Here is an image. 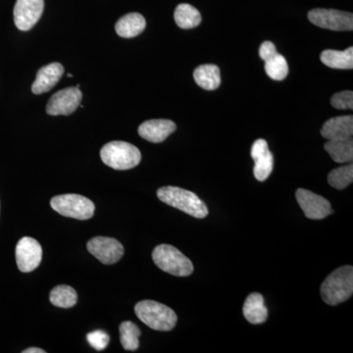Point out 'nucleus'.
Instances as JSON below:
<instances>
[{
  "mask_svg": "<svg viewBox=\"0 0 353 353\" xmlns=\"http://www.w3.org/2000/svg\"><path fill=\"white\" fill-rule=\"evenodd\" d=\"M321 296L324 303L336 306L347 301L353 294L352 266L336 269L325 279L321 285Z\"/></svg>",
  "mask_w": 353,
  "mask_h": 353,
  "instance_id": "obj_1",
  "label": "nucleus"
},
{
  "mask_svg": "<svg viewBox=\"0 0 353 353\" xmlns=\"http://www.w3.org/2000/svg\"><path fill=\"white\" fill-rule=\"evenodd\" d=\"M157 197L164 203L197 219H203L209 213L206 204L194 192L181 188L171 185L160 188L157 190Z\"/></svg>",
  "mask_w": 353,
  "mask_h": 353,
  "instance_id": "obj_2",
  "label": "nucleus"
},
{
  "mask_svg": "<svg viewBox=\"0 0 353 353\" xmlns=\"http://www.w3.org/2000/svg\"><path fill=\"white\" fill-rule=\"evenodd\" d=\"M134 312L141 322L155 331H171L178 321L175 311L157 301H139L134 306Z\"/></svg>",
  "mask_w": 353,
  "mask_h": 353,
  "instance_id": "obj_3",
  "label": "nucleus"
},
{
  "mask_svg": "<svg viewBox=\"0 0 353 353\" xmlns=\"http://www.w3.org/2000/svg\"><path fill=\"white\" fill-rule=\"evenodd\" d=\"M104 164L115 170H129L138 166L141 160V152L137 146L126 141H111L101 150Z\"/></svg>",
  "mask_w": 353,
  "mask_h": 353,
  "instance_id": "obj_4",
  "label": "nucleus"
},
{
  "mask_svg": "<svg viewBox=\"0 0 353 353\" xmlns=\"http://www.w3.org/2000/svg\"><path fill=\"white\" fill-rule=\"evenodd\" d=\"M152 259L158 268L176 277H188L194 272L192 262L172 245H157L153 250Z\"/></svg>",
  "mask_w": 353,
  "mask_h": 353,
  "instance_id": "obj_5",
  "label": "nucleus"
},
{
  "mask_svg": "<svg viewBox=\"0 0 353 353\" xmlns=\"http://www.w3.org/2000/svg\"><path fill=\"white\" fill-rule=\"evenodd\" d=\"M50 205L59 214L78 220L90 219L95 210L94 202L75 194L54 196L51 199Z\"/></svg>",
  "mask_w": 353,
  "mask_h": 353,
  "instance_id": "obj_6",
  "label": "nucleus"
},
{
  "mask_svg": "<svg viewBox=\"0 0 353 353\" xmlns=\"http://www.w3.org/2000/svg\"><path fill=\"white\" fill-rule=\"evenodd\" d=\"M308 20L312 24L332 31H352V13L336 9L316 8L308 13Z\"/></svg>",
  "mask_w": 353,
  "mask_h": 353,
  "instance_id": "obj_7",
  "label": "nucleus"
},
{
  "mask_svg": "<svg viewBox=\"0 0 353 353\" xmlns=\"http://www.w3.org/2000/svg\"><path fill=\"white\" fill-rule=\"evenodd\" d=\"M296 196L299 206L308 219L322 220L334 213L329 201L310 190L299 189Z\"/></svg>",
  "mask_w": 353,
  "mask_h": 353,
  "instance_id": "obj_8",
  "label": "nucleus"
},
{
  "mask_svg": "<svg viewBox=\"0 0 353 353\" xmlns=\"http://www.w3.org/2000/svg\"><path fill=\"white\" fill-rule=\"evenodd\" d=\"M16 262L23 273L36 270L43 259V248L38 241L24 236L16 245Z\"/></svg>",
  "mask_w": 353,
  "mask_h": 353,
  "instance_id": "obj_9",
  "label": "nucleus"
},
{
  "mask_svg": "<svg viewBox=\"0 0 353 353\" xmlns=\"http://www.w3.org/2000/svg\"><path fill=\"white\" fill-rule=\"evenodd\" d=\"M80 88L71 87L59 90L51 97L46 105V112L50 115H70L75 112L82 101Z\"/></svg>",
  "mask_w": 353,
  "mask_h": 353,
  "instance_id": "obj_10",
  "label": "nucleus"
},
{
  "mask_svg": "<svg viewBox=\"0 0 353 353\" xmlns=\"http://www.w3.org/2000/svg\"><path fill=\"white\" fill-rule=\"evenodd\" d=\"M88 252L99 260L101 263L111 265L116 263L124 255L122 243L115 239L106 236H97L88 241Z\"/></svg>",
  "mask_w": 353,
  "mask_h": 353,
  "instance_id": "obj_11",
  "label": "nucleus"
},
{
  "mask_svg": "<svg viewBox=\"0 0 353 353\" xmlns=\"http://www.w3.org/2000/svg\"><path fill=\"white\" fill-rule=\"evenodd\" d=\"M43 0H17L14 7V22L21 31H30L43 12Z\"/></svg>",
  "mask_w": 353,
  "mask_h": 353,
  "instance_id": "obj_12",
  "label": "nucleus"
},
{
  "mask_svg": "<svg viewBox=\"0 0 353 353\" xmlns=\"http://www.w3.org/2000/svg\"><path fill=\"white\" fill-rule=\"evenodd\" d=\"M252 157L254 160L253 174L259 182H264L273 171V155L269 150L268 143L263 139L254 141L252 148Z\"/></svg>",
  "mask_w": 353,
  "mask_h": 353,
  "instance_id": "obj_13",
  "label": "nucleus"
},
{
  "mask_svg": "<svg viewBox=\"0 0 353 353\" xmlns=\"http://www.w3.org/2000/svg\"><path fill=\"white\" fill-rule=\"evenodd\" d=\"M175 123L167 119H153L143 122L139 127V134L150 143H159L164 141L176 131Z\"/></svg>",
  "mask_w": 353,
  "mask_h": 353,
  "instance_id": "obj_14",
  "label": "nucleus"
},
{
  "mask_svg": "<svg viewBox=\"0 0 353 353\" xmlns=\"http://www.w3.org/2000/svg\"><path fill=\"white\" fill-rule=\"evenodd\" d=\"M64 68L61 64L50 63L39 70L36 80L32 85L34 94H41L50 92L63 76Z\"/></svg>",
  "mask_w": 353,
  "mask_h": 353,
  "instance_id": "obj_15",
  "label": "nucleus"
},
{
  "mask_svg": "<svg viewBox=\"0 0 353 353\" xmlns=\"http://www.w3.org/2000/svg\"><path fill=\"white\" fill-rule=\"evenodd\" d=\"M321 134L323 138L326 139L327 141L352 139L353 134L352 116H339V117L331 118L323 125Z\"/></svg>",
  "mask_w": 353,
  "mask_h": 353,
  "instance_id": "obj_16",
  "label": "nucleus"
},
{
  "mask_svg": "<svg viewBox=\"0 0 353 353\" xmlns=\"http://www.w3.org/2000/svg\"><path fill=\"white\" fill-rule=\"evenodd\" d=\"M243 316L250 324L259 325L266 321L268 309L264 304V299L259 292H253L246 297L243 308Z\"/></svg>",
  "mask_w": 353,
  "mask_h": 353,
  "instance_id": "obj_17",
  "label": "nucleus"
},
{
  "mask_svg": "<svg viewBox=\"0 0 353 353\" xmlns=\"http://www.w3.org/2000/svg\"><path fill=\"white\" fill-rule=\"evenodd\" d=\"M145 17L139 13H129L121 17L116 23L115 30L121 38L131 39L145 31Z\"/></svg>",
  "mask_w": 353,
  "mask_h": 353,
  "instance_id": "obj_18",
  "label": "nucleus"
},
{
  "mask_svg": "<svg viewBox=\"0 0 353 353\" xmlns=\"http://www.w3.org/2000/svg\"><path fill=\"white\" fill-rule=\"evenodd\" d=\"M324 148L336 163H352L353 159L352 138L328 141L325 143Z\"/></svg>",
  "mask_w": 353,
  "mask_h": 353,
  "instance_id": "obj_19",
  "label": "nucleus"
},
{
  "mask_svg": "<svg viewBox=\"0 0 353 353\" xmlns=\"http://www.w3.org/2000/svg\"><path fill=\"white\" fill-rule=\"evenodd\" d=\"M194 81L201 88L214 90L221 85L219 67L213 64H204L197 67L194 72Z\"/></svg>",
  "mask_w": 353,
  "mask_h": 353,
  "instance_id": "obj_20",
  "label": "nucleus"
},
{
  "mask_svg": "<svg viewBox=\"0 0 353 353\" xmlns=\"http://www.w3.org/2000/svg\"><path fill=\"white\" fill-rule=\"evenodd\" d=\"M323 64L333 69L353 68V48L350 46L345 51L326 50L321 53Z\"/></svg>",
  "mask_w": 353,
  "mask_h": 353,
  "instance_id": "obj_21",
  "label": "nucleus"
},
{
  "mask_svg": "<svg viewBox=\"0 0 353 353\" xmlns=\"http://www.w3.org/2000/svg\"><path fill=\"white\" fill-rule=\"evenodd\" d=\"M176 24L181 29L189 30L196 28L201 23V15L196 7L188 3L176 6L174 13Z\"/></svg>",
  "mask_w": 353,
  "mask_h": 353,
  "instance_id": "obj_22",
  "label": "nucleus"
},
{
  "mask_svg": "<svg viewBox=\"0 0 353 353\" xmlns=\"http://www.w3.org/2000/svg\"><path fill=\"white\" fill-rule=\"evenodd\" d=\"M50 303L60 308H71L76 305L78 294L69 285H57L51 290L50 294Z\"/></svg>",
  "mask_w": 353,
  "mask_h": 353,
  "instance_id": "obj_23",
  "label": "nucleus"
},
{
  "mask_svg": "<svg viewBox=\"0 0 353 353\" xmlns=\"http://www.w3.org/2000/svg\"><path fill=\"white\" fill-rule=\"evenodd\" d=\"M120 341L124 350H138L139 347V338L141 336V330L134 323L131 321H125L121 323L120 327Z\"/></svg>",
  "mask_w": 353,
  "mask_h": 353,
  "instance_id": "obj_24",
  "label": "nucleus"
},
{
  "mask_svg": "<svg viewBox=\"0 0 353 353\" xmlns=\"http://www.w3.org/2000/svg\"><path fill=\"white\" fill-rule=\"evenodd\" d=\"M265 71L273 80L283 81L289 74V65L282 54L276 53L265 61Z\"/></svg>",
  "mask_w": 353,
  "mask_h": 353,
  "instance_id": "obj_25",
  "label": "nucleus"
},
{
  "mask_svg": "<svg viewBox=\"0 0 353 353\" xmlns=\"http://www.w3.org/2000/svg\"><path fill=\"white\" fill-rule=\"evenodd\" d=\"M328 182L334 189L345 190L353 182V165H345L330 172Z\"/></svg>",
  "mask_w": 353,
  "mask_h": 353,
  "instance_id": "obj_26",
  "label": "nucleus"
},
{
  "mask_svg": "<svg viewBox=\"0 0 353 353\" xmlns=\"http://www.w3.org/2000/svg\"><path fill=\"white\" fill-rule=\"evenodd\" d=\"M87 340L90 347L99 350V352H101V350H105L106 347H108L110 338H109L108 334L105 333V332L101 331V330H97V331L88 334Z\"/></svg>",
  "mask_w": 353,
  "mask_h": 353,
  "instance_id": "obj_27",
  "label": "nucleus"
},
{
  "mask_svg": "<svg viewBox=\"0 0 353 353\" xmlns=\"http://www.w3.org/2000/svg\"><path fill=\"white\" fill-rule=\"evenodd\" d=\"M331 104L336 109H352L353 108V92L352 90L338 92L334 94L331 99Z\"/></svg>",
  "mask_w": 353,
  "mask_h": 353,
  "instance_id": "obj_28",
  "label": "nucleus"
},
{
  "mask_svg": "<svg viewBox=\"0 0 353 353\" xmlns=\"http://www.w3.org/2000/svg\"><path fill=\"white\" fill-rule=\"evenodd\" d=\"M276 53H278L277 48H276L275 44L271 43V41H264V43L260 46L259 57L262 60H264V61H266L269 58L275 55Z\"/></svg>",
  "mask_w": 353,
  "mask_h": 353,
  "instance_id": "obj_29",
  "label": "nucleus"
},
{
  "mask_svg": "<svg viewBox=\"0 0 353 353\" xmlns=\"http://www.w3.org/2000/svg\"><path fill=\"white\" fill-rule=\"evenodd\" d=\"M23 353H46V352L41 348L30 347L28 350H23Z\"/></svg>",
  "mask_w": 353,
  "mask_h": 353,
  "instance_id": "obj_30",
  "label": "nucleus"
}]
</instances>
